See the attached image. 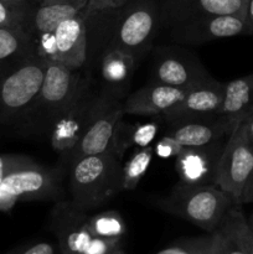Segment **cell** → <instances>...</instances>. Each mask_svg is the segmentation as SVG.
Instances as JSON below:
<instances>
[{
    "label": "cell",
    "mask_w": 253,
    "mask_h": 254,
    "mask_svg": "<svg viewBox=\"0 0 253 254\" xmlns=\"http://www.w3.org/2000/svg\"><path fill=\"white\" fill-rule=\"evenodd\" d=\"M76 72L60 62L47 64L36 99L15 127L20 134L42 135L51 131L55 122L71 107L86 84Z\"/></svg>",
    "instance_id": "1"
},
{
    "label": "cell",
    "mask_w": 253,
    "mask_h": 254,
    "mask_svg": "<svg viewBox=\"0 0 253 254\" xmlns=\"http://www.w3.org/2000/svg\"><path fill=\"white\" fill-rule=\"evenodd\" d=\"M122 158L112 151L82 156L71 161L68 190L78 210L101 207L123 190Z\"/></svg>",
    "instance_id": "2"
},
{
    "label": "cell",
    "mask_w": 253,
    "mask_h": 254,
    "mask_svg": "<svg viewBox=\"0 0 253 254\" xmlns=\"http://www.w3.org/2000/svg\"><path fill=\"white\" fill-rule=\"evenodd\" d=\"M156 206L169 215L197 226L207 233L217 230L235 202L216 185H190L179 181Z\"/></svg>",
    "instance_id": "3"
},
{
    "label": "cell",
    "mask_w": 253,
    "mask_h": 254,
    "mask_svg": "<svg viewBox=\"0 0 253 254\" xmlns=\"http://www.w3.org/2000/svg\"><path fill=\"white\" fill-rule=\"evenodd\" d=\"M63 171L37 163L12 171L0 183V211L9 212L17 202L64 200Z\"/></svg>",
    "instance_id": "4"
},
{
    "label": "cell",
    "mask_w": 253,
    "mask_h": 254,
    "mask_svg": "<svg viewBox=\"0 0 253 254\" xmlns=\"http://www.w3.org/2000/svg\"><path fill=\"white\" fill-rule=\"evenodd\" d=\"M47 62L35 56L0 78V127H16L42 86Z\"/></svg>",
    "instance_id": "5"
},
{
    "label": "cell",
    "mask_w": 253,
    "mask_h": 254,
    "mask_svg": "<svg viewBox=\"0 0 253 254\" xmlns=\"http://www.w3.org/2000/svg\"><path fill=\"white\" fill-rule=\"evenodd\" d=\"M253 175V146L241 122L226 140L216 170L215 185L231 196L236 206H242L246 188Z\"/></svg>",
    "instance_id": "6"
},
{
    "label": "cell",
    "mask_w": 253,
    "mask_h": 254,
    "mask_svg": "<svg viewBox=\"0 0 253 254\" xmlns=\"http://www.w3.org/2000/svg\"><path fill=\"white\" fill-rule=\"evenodd\" d=\"M159 22V7L153 2L144 1L134 5L119 20L111 47L128 52L136 59L150 47Z\"/></svg>",
    "instance_id": "7"
},
{
    "label": "cell",
    "mask_w": 253,
    "mask_h": 254,
    "mask_svg": "<svg viewBox=\"0 0 253 254\" xmlns=\"http://www.w3.org/2000/svg\"><path fill=\"white\" fill-rule=\"evenodd\" d=\"M123 116L124 112L122 103L111 101L107 96H102L99 98L98 108L88 128L86 129L76 146L67 154L71 161L82 156L97 155V154L112 151L117 127L123 119Z\"/></svg>",
    "instance_id": "8"
},
{
    "label": "cell",
    "mask_w": 253,
    "mask_h": 254,
    "mask_svg": "<svg viewBox=\"0 0 253 254\" xmlns=\"http://www.w3.org/2000/svg\"><path fill=\"white\" fill-rule=\"evenodd\" d=\"M99 98L101 97H93L89 93L86 82L76 101L52 126L50 141L55 151L68 154L76 146L98 108Z\"/></svg>",
    "instance_id": "9"
},
{
    "label": "cell",
    "mask_w": 253,
    "mask_h": 254,
    "mask_svg": "<svg viewBox=\"0 0 253 254\" xmlns=\"http://www.w3.org/2000/svg\"><path fill=\"white\" fill-rule=\"evenodd\" d=\"M88 221L87 212L74 207L69 200L57 201L50 215V227L62 254H86L94 238Z\"/></svg>",
    "instance_id": "10"
},
{
    "label": "cell",
    "mask_w": 253,
    "mask_h": 254,
    "mask_svg": "<svg viewBox=\"0 0 253 254\" xmlns=\"http://www.w3.org/2000/svg\"><path fill=\"white\" fill-rule=\"evenodd\" d=\"M225 83L215 78L188 89L184 98L169 108L161 118L168 124L212 118L220 114Z\"/></svg>",
    "instance_id": "11"
},
{
    "label": "cell",
    "mask_w": 253,
    "mask_h": 254,
    "mask_svg": "<svg viewBox=\"0 0 253 254\" xmlns=\"http://www.w3.org/2000/svg\"><path fill=\"white\" fill-rule=\"evenodd\" d=\"M246 5L247 0H161L159 19L164 27L173 29L212 15L245 16Z\"/></svg>",
    "instance_id": "12"
},
{
    "label": "cell",
    "mask_w": 253,
    "mask_h": 254,
    "mask_svg": "<svg viewBox=\"0 0 253 254\" xmlns=\"http://www.w3.org/2000/svg\"><path fill=\"white\" fill-rule=\"evenodd\" d=\"M212 78L195 56L171 50L155 60L151 82L189 89Z\"/></svg>",
    "instance_id": "13"
},
{
    "label": "cell",
    "mask_w": 253,
    "mask_h": 254,
    "mask_svg": "<svg viewBox=\"0 0 253 254\" xmlns=\"http://www.w3.org/2000/svg\"><path fill=\"white\" fill-rule=\"evenodd\" d=\"M247 34L245 16L212 15L185 22L170 29V37L179 44L197 45L213 40Z\"/></svg>",
    "instance_id": "14"
},
{
    "label": "cell",
    "mask_w": 253,
    "mask_h": 254,
    "mask_svg": "<svg viewBox=\"0 0 253 254\" xmlns=\"http://www.w3.org/2000/svg\"><path fill=\"white\" fill-rule=\"evenodd\" d=\"M226 140L207 146L185 148L176 156L175 169L181 183L190 185H215L216 170Z\"/></svg>",
    "instance_id": "15"
},
{
    "label": "cell",
    "mask_w": 253,
    "mask_h": 254,
    "mask_svg": "<svg viewBox=\"0 0 253 254\" xmlns=\"http://www.w3.org/2000/svg\"><path fill=\"white\" fill-rule=\"evenodd\" d=\"M238 124L222 116L197 121L169 124L165 135L171 136L185 148L207 146L218 141L227 140Z\"/></svg>",
    "instance_id": "16"
},
{
    "label": "cell",
    "mask_w": 253,
    "mask_h": 254,
    "mask_svg": "<svg viewBox=\"0 0 253 254\" xmlns=\"http://www.w3.org/2000/svg\"><path fill=\"white\" fill-rule=\"evenodd\" d=\"M188 89L151 82L126 97L122 103L124 114L134 116H163L169 108L184 98Z\"/></svg>",
    "instance_id": "17"
},
{
    "label": "cell",
    "mask_w": 253,
    "mask_h": 254,
    "mask_svg": "<svg viewBox=\"0 0 253 254\" xmlns=\"http://www.w3.org/2000/svg\"><path fill=\"white\" fill-rule=\"evenodd\" d=\"M86 14L63 20L55 30L59 62L72 71H77L87 59Z\"/></svg>",
    "instance_id": "18"
},
{
    "label": "cell",
    "mask_w": 253,
    "mask_h": 254,
    "mask_svg": "<svg viewBox=\"0 0 253 254\" xmlns=\"http://www.w3.org/2000/svg\"><path fill=\"white\" fill-rule=\"evenodd\" d=\"M35 56L34 36L27 26L0 27V78Z\"/></svg>",
    "instance_id": "19"
},
{
    "label": "cell",
    "mask_w": 253,
    "mask_h": 254,
    "mask_svg": "<svg viewBox=\"0 0 253 254\" xmlns=\"http://www.w3.org/2000/svg\"><path fill=\"white\" fill-rule=\"evenodd\" d=\"M253 112V73L225 83V94L220 114L236 124Z\"/></svg>",
    "instance_id": "20"
},
{
    "label": "cell",
    "mask_w": 253,
    "mask_h": 254,
    "mask_svg": "<svg viewBox=\"0 0 253 254\" xmlns=\"http://www.w3.org/2000/svg\"><path fill=\"white\" fill-rule=\"evenodd\" d=\"M84 11H86V7L74 4L39 5L32 16L29 15L27 22H30V25L27 29L30 30L32 36L44 34V32L55 31L63 20L83 14Z\"/></svg>",
    "instance_id": "21"
},
{
    "label": "cell",
    "mask_w": 253,
    "mask_h": 254,
    "mask_svg": "<svg viewBox=\"0 0 253 254\" xmlns=\"http://www.w3.org/2000/svg\"><path fill=\"white\" fill-rule=\"evenodd\" d=\"M159 128L160 126L156 122L136 123L130 126V124L123 123V119H122L117 127L112 151L122 158L124 151L130 146H136L139 149L146 148L151 145L158 134Z\"/></svg>",
    "instance_id": "22"
},
{
    "label": "cell",
    "mask_w": 253,
    "mask_h": 254,
    "mask_svg": "<svg viewBox=\"0 0 253 254\" xmlns=\"http://www.w3.org/2000/svg\"><path fill=\"white\" fill-rule=\"evenodd\" d=\"M226 218V217H225ZM227 238L225 220L213 232L173 243L156 254H220Z\"/></svg>",
    "instance_id": "23"
},
{
    "label": "cell",
    "mask_w": 253,
    "mask_h": 254,
    "mask_svg": "<svg viewBox=\"0 0 253 254\" xmlns=\"http://www.w3.org/2000/svg\"><path fill=\"white\" fill-rule=\"evenodd\" d=\"M135 57L118 49H109L102 59V77L109 86L118 88L131 78Z\"/></svg>",
    "instance_id": "24"
},
{
    "label": "cell",
    "mask_w": 253,
    "mask_h": 254,
    "mask_svg": "<svg viewBox=\"0 0 253 254\" xmlns=\"http://www.w3.org/2000/svg\"><path fill=\"white\" fill-rule=\"evenodd\" d=\"M89 230L94 237L121 241L126 232V225L117 211H103L89 217Z\"/></svg>",
    "instance_id": "25"
},
{
    "label": "cell",
    "mask_w": 253,
    "mask_h": 254,
    "mask_svg": "<svg viewBox=\"0 0 253 254\" xmlns=\"http://www.w3.org/2000/svg\"><path fill=\"white\" fill-rule=\"evenodd\" d=\"M154 156V146L140 148L131 155L122 168L123 173V190H134L139 185L141 179L150 166L151 159Z\"/></svg>",
    "instance_id": "26"
},
{
    "label": "cell",
    "mask_w": 253,
    "mask_h": 254,
    "mask_svg": "<svg viewBox=\"0 0 253 254\" xmlns=\"http://www.w3.org/2000/svg\"><path fill=\"white\" fill-rule=\"evenodd\" d=\"M29 7L16 6L0 0V27L27 26Z\"/></svg>",
    "instance_id": "27"
},
{
    "label": "cell",
    "mask_w": 253,
    "mask_h": 254,
    "mask_svg": "<svg viewBox=\"0 0 253 254\" xmlns=\"http://www.w3.org/2000/svg\"><path fill=\"white\" fill-rule=\"evenodd\" d=\"M230 217L238 238L242 242L247 254H253V235L248 227L247 218L241 210V206H233L230 210Z\"/></svg>",
    "instance_id": "28"
},
{
    "label": "cell",
    "mask_w": 253,
    "mask_h": 254,
    "mask_svg": "<svg viewBox=\"0 0 253 254\" xmlns=\"http://www.w3.org/2000/svg\"><path fill=\"white\" fill-rule=\"evenodd\" d=\"M36 56L45 62H59V49H57L55 31L44 32L34 36Z\"/></svg>",
    "instance_id": "29"
},
{
    "label": "cell",
    "mask_w": 253,
    "mask_h": 254,
    "mask_svg": "<svg viewBox=\"0 0 253 254\" xmlns=\"http://www.w3.org/2000/svg\"><path fill=\"white\" fill-rule=\"evenodd\" d=\"M35 163L30 156L20 154H0V183L12 171Z\"/></svg>",
    "instance_id": "30"
},
{
    "label": "cell",
    "mask_w": 253,
    "mask_h": 254,
    "mask_svg": "<svg viewBox=\"0 0 253 254\" xmlns=\"http://www.w3.org/2000/svg\"><path fill=\"white\" fill-rule=\"evenodd\" d=\"M154 146V154H156V156H159L160 159H171L176 158L179 154L181 153V150L184 149V146L180 143L173 139L171 136L164 135L160 140L156 141Z\"/></svg>",
    "instance_id": "31"
},
{
    "label": "cell",
    "mask_w": 253,
    "mask_h": 254,
    "mask_svg": "<svg viewBox=\"0 0 253 254\" xmlns=\"http://www.w3.org/2000/svg\"><path fill=\"white\" fill-rule=\"evenodd\" d=\"M225 222L226 226H227V238H226V242L223 245L222 251H221L220 254H247L242 242H241L237 233H236L235 228H233L230 213H227V216H226Z\"/></svg>",
    "instance_id": "32"
},
{
    "label": "cell",
    "mask_w": 253,
    "mask_h": 254,
    "mask_svg": "<svg viewBox=\"0 0 253 254\" xmlns=\"http://www.w3.org/2000/svg\"><path fill=\"white\" fill-rule=\"evenodd\" d=\"M129 1H131V0H88L84 14H86L87 17L89 15L94 14V12L102 11V10L121 7Z\"/></svg>",
    "instance_id": "33"
},
{
    "label": "cell",
    "mask_w": 253,
    "mask_h": 254,
    "mask_svg": "<svg viewBox=\"0 0 253 254\" xmlns=\"http://www.w3.org/2000/svg\"><path fill=\"white\" fill-rule=\"evenodd\" d=\"M6 254H56V250L51 243L39 242L35 245L27 246V247L20 248V250L11 251Z\"/></svg>",
    "instance_id": "34"
},
{
    "label": "cell",
    "mask_w": 253,
    "mask_h": 254,
    "mask_svg": "<svg viewBox=\"0 0 253 254\" xmlns=\"http://www.w3.org/2000/svg\"><path fill=\"white\" fill-rule=\"evenodd\" d=\"M245 21L246 27H247V35H253V0H247Z\"/></svg>",
    "instance_id": "35"
},
{
    "label": "cell",
    "mask_w": 253,
    "mask_h": 254,
    "mask_svg": "<svg viewBox=\"0 0 253 254\" xmlns=\"http://www.w3.org/2000/svg\"><path fill=\"white\" fill-rule=\"evenodd\" d=\"M243 127H245L246 135H247L248 141L251 143V145L253 146V112H251L247 117H246L245 121H242Z\"/></svg>",
    "instance_id": "36"
},
{
    "label": "cell",
    "mask_w": 253,
    "mask_h": 254,
    "mask_svg": "<svg viewBox=\"0 0 253 254\" xmlns=\"http://www.w3.org/2000/svg\"><path fill=\"white\" fill-rule=\"evenodd\" d=\"M47 4H74L86 7L87 4H88V0H41L39 5Z\"/></svg>",
    "instance_id": "37"
},
{
    "label": "cell",
    "mask_w": 253,
    "mask_h": 254,
    "mask_svg": "<svg viewBox=\"0 0 253 254\" xmlns=\"http://www.w3.org/2000/svg\"><path fill=\"white\" fill-rule=\"evenodd\" d=\"M246 203H253V175L248 183L247 188H246L245 193H243L242 205H246Z\"/></svg>",
    "instance_id": "38"
},
{
    "label": "cell",
    "mask_w": 253,
    "mask_h": 254,
    "mask_svg": "<svg viewBox=\"0 0 253 254\" xmlns=\"http://www.w3.org/2000/svg\"><path fill=\"white\" fill-rule=\"evenodd\" d=\"M4 1L9 2V4L16 5V6L29 7V0H4Z\"/></svg>",
    "instance_id": "39"
},
{
    "label": "cell",
    "mask_w": 253,
    "mask_h": 254,
    "mask_svg": "<svg viewBox=\"0 0 253 254\" xmlns=\"http://www.w3.org/2000/svg\"><path fill=\"white\" fill-rule=\"evenodd\" d=\"M246 218H247V223H248V227H250V231L252 232V235H253V210H252V212H251V215Z\"/></svg>",
    "instance_id": "40"
},
{
    "label": "cell",
    "mask_w": 253,
    "mask_h": 254,
    "mask_svg": "<svg viewBox=\"0 0 253 254\" xmlns=\"http://www.w3.org/2000/svg\"><path fill=\"white\" fill-rule=\"evenodd\" d=\"M108 254H126V253L124 252V251H122L121 247H118V248H116V250L112 251V252H109Z\"/></svg>",
    "instance_id": "41"
},
{
    "label": "cell",
    "mask_w": 253,
    "mask_h": 254,
    "mask_svg": "<svg viewBox=\"0 0 253 254\" xmlns=\"http://www.w3.org/2000/svg\"><path fill=\"white\" fill-rule=\"evenodd\" d=\"M35 1H36L37 4H40V1H41V0H35Z\"/></svg>",
    "instance_id": "42"
}]
</instances>
